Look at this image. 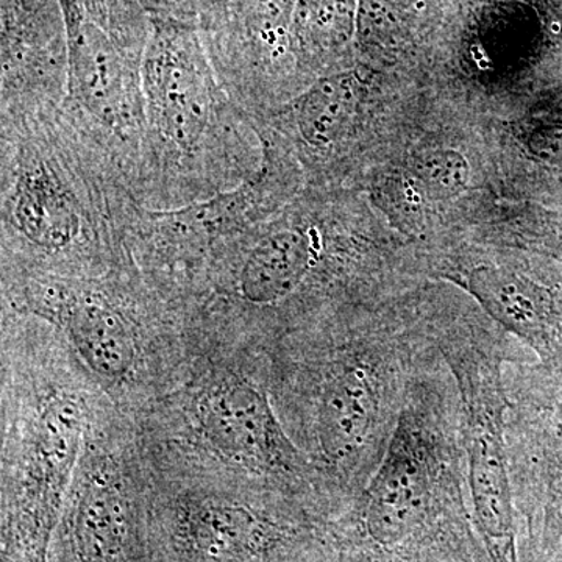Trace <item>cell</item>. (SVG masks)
Here are the masks:
<instances>
[{
  "mask_svg": "<svg viewBox=\"0 0 562 562\" xmlns=\"http://www.w3.org/2000/svg\"><path fill=\"white\" fill-rule=\"evenodd\" d=\"M443 479L435 431L416 406L403 405L364 498V527L376 546L394 549L424 527Z\"/></svg>",
  "mask_w": 562,
  "mask_h": 562,
  "instance_id": "12",
  "label": "cell"
},
{
  "mask_svg": "<svg viewBox=\"0 0 562 562\" xmlns=\"http://www.w3.org/2000/svg\"><path fill=\"white\" fill-rule=\"evenodd\" d=\"M68 32L63 109L109 151L133 192L144 136L150 14L139 0H60Z\"/></svg>",
  "mask_w": 562,
  "mask_h": 562,
  "instance_id": "6",
  "label": "cell"
},
{
  "mask_svg": "<svg viewBox=\"0 0 562 562\" xmlns=\"http://www.w3.org/2000/svg\"><path fill=\"white\" fill-rule=\"evenodd\" d=\"M0 114L63 106L69 49L60 0H2Z\"/></svg>",
  "mask_w": 562,
  "mask_h": 562,
  "instance_id": "13",
  "label": "cell"
},
{
  "mask_svg": "<svg viewBox=\"0 0 562 562\" xmlns=\"http://www.w3.org/2000/svg\"><path fill=\"white\" fill-rule=\"evenodd\" d=\"M139 202L63 106L0 114L2 272L87 276L132 262Z\"/></svg>",
  "mask_w": 562,
  "mask_h": 562,
  "instance_id": "1",
  "label": "cell"
},
{
  "mask_svg": "<svg viewBox=\"0 0 562 562\" xmlns=\"http://www.w3.org/2000/svg\"><path fill=\"white\" fill-rule=\"evenodd\" d=\"M120 438L105 420L88 436L49 562H150L149 482Z\"/></svg>",
  "mask_w": 562,
  "mask_h": 562,
  "instance_id": "10",
  "label": "cell"
},
{
  "mask_svg": "<svg viewBox=\"0 0 562 562\" xmlns=\"http://www.w3.org/2000/svg\"><path fill=\"white\" fill-rule=\"evenodd\" d=\"M190 479H147L150 562H294L305 525L290 492L221 462Z\"/></svg>",
  "mask_w": 562,
  "mask_h": 562,
  "instance_id": "5",
  "label": "cell"
},
{
  "mask_svg": "<svg viewBox=\"0 0 562 562\" xmlns=\"http://www.w3.org/2000/svg\"><path fill=\"white\" fill-rule=\"evenodd\" d=\"M395 351L379 344H338L317 360L308 395L313 462L325 475L351 479L379 454L397 392Z\"/></svg>",
  "mask_w": 562,
  "mask_h": 562,
  "instance_id": "9",
  "label": "cell"
},
{
  "mask_svg": "<svg viewBox=\"0 0 562 562\" xmlns=\"http://www.w3.org/2000/svg\"><path fill=\"white\" fill-rule=\"evenodd\" d=\"M144 136L133 195L180 209L241 187L265 160L254 117L211 61L195 22L150 16L143 68Z\"/></svg>",
  "mask_w": 562,
  "mask_h": 562,
  "instance_id": "3",
  "label": "cell"
},
{
  "mask_svg": "<svg viewBox=\"0 0 562 562\" xmlns=\"http://www.w3.org/2000/svg\"><path fill=\"white\" fill-rule=\"evenodd\" d=\"M2 306L46 321L92 383L127 401L147 382L150 349L187 335L183 316L132 265L102 273L2 272Z\"/></svg>",
  "mask_w": 562,
  "mask_h": 562,
  "instance_id": "4",
  "label": "cell"
},
{
  "mask_svg": "<svg viewBox=\"0 0 562 562\" xmlns=\"http://www.w3.org/2000/svg\"><path fill=\"white\" fill-rule=\"evenodd\" d=\"M2 312V562H49L105 394L50 324Z\"/></svg>",
  "mask_w": 562,
  "mask_h": 562,
  "instance_id": "2",
  "label": "cell"
},
{
  "mask_svg": "<svg viewBox=\"0 0 562 562\" xmlns=\"http://www.w3.org/2000/svg\"><path fill=\"white\" fill-rule=\"evenodd\" d=\"M417 179L435 198H452L464 190L469 180V165L460 151L432 150L416 161Z\"/></svg>",
  "mask_w": 562,
  "mask_h": 562,
  "instance_id": "16",
  "label": "cell"
},
{
  "mask_svg": "<svg viewBox=\"0 0 562 562\" xmlns=\"http://www.w3.org/2000/svg\"><path fill=\"white\" fill-rule=\"evenodd\" d=\"M139 2L150 16L171 18V20L199 24L211 0H139Z\"/></svg>",
  "mask_w": 562,
  "mask_h": 562,
  "instance_id": "17",
  "label": "cell"
},
{
  "mask_svg": "<svg viewBox=\"0 0 562 562\" xmlns=\"http://www.w3.org/2000/svg\"><path fill=\"white\" fill-rule=\"evenodd\" d=\"M330 0H211L199 21L211 61L251 117L272 110L294 66L321 68Z\"/></svg>",
  "mask_w": 562,
  "mask_h": 562,
  "instance_id": "7",
  "label": "cell"
},
{
  "mask_svg": "<svg viewBox=\"0 0 562 562\" xmlns=\"http://www.w3.org/2000/svg\"><path fill=\"white\" fill-rule=\"evenodd\" d=\"M524 417V464L541 513L543 552L562 539V368H541Z\"/></svg>",
  "mask_w": 562,
  "mask_h": 562,
  "instance_id": "15",
  "label": "cell"
},
{
  "mask_svg": "<svg viewBox=\"0 0 562 562\" xmlns=\"http://www.w3.org/2000/svg\"><path fill=\"white\" fill-rule=\"evenodd\" d=\"M439 350L460 395L469 487L484 549L491 562H520L501 351L473 339H450Z\"/></svg>",
  "mask_w": 562,
  "mask_h": 562,
  "instance_id": "11",
  "label": "cell"
},
{
  "mask_svg": "<svg viewBox=\"0 0 562 562\" xmlns=\"http://www.w3.org/2000/svg\"><path fill=\"white\" fill-rule=\"evenodd\" d=\"M366 88L355 70H336L308 85L290 109L255 117L258 131L283 135L316 160H328L357 132Z\"/></svg>",
  "mask_w": 562,
  "mask_h": 562,
  "instance_id": "14",
  "label": "cell"
},
{
  "mask_svg": "<svg viewBox=\"0 0 562 562\" xmlns=\"http://www.w3.org/2000/svg\"><path fill=\"white\" fill-rule=\"evenodd\" d=\"M181 406L190 446L214 460L291 494L313 475V461L292 442L268 387L241 366L210 362L191 380Z\"/></svg>",
  "mask_w": 562,
  "mask_h": 562,
  "instance_id": "8",
  "label": "cell"
}]
</instances>
